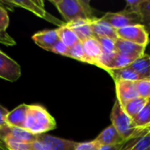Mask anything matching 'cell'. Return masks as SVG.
I'll use <instances>...</instances> for the list:
<instances>
[{"label":"cell","mask_w":150,"mask_h":150,"mask_svg":"<svg viewBox=\"0 0 150 150\" xmlns=\"http://www.w3.org/2000/svg\"><path fill=\"white\" fill-rule=\"evenodd\" d=\"M65 20V24L77 20H95L98 18L89 0H50Z\"/></svg>","instance_id":"6da1fadb"},{"label":"cell","mask_w":150,"mask_h":150,"mask_svg":"<svg viewBox=\"0 0 150 150\" xmlns=\"http://www.w3.org/2000/svg\"><path fill=\"white\" fill-rule=\"evenodd\" d=\"M56 128L54 118L40 105H29L24 129L38 136Z\"/></svg>","instance_id":"7a4b0ae2"},{"label":"cell","mask_w":150,"mask_h":150,"mask_svg":"<svg viewBox=\"0 0 150 150\" xmlns=\"http://www.w3.org/2000/svg\"><path fill=\"white\" fill-rule=\"evenodd\" d=\"M110 118L112 125L126 142L142 137L150 131L149 128L136 127L132 119L125 112L124 109L117 99L112 106Z\"/></svg>","instance_id":"3957f363"},{"label":"cell","mask_w":150,"mask_h":150,"mask_svg":"<svg viewBox=\"0 0 150 150\" xmlns=\"http://www.w3.org/2000/svg\"><path fill=\"white\" fill-rule=\"evenodd\" d=\"M100 18L108 23L115 30L130 25H142V19L138 13L131 12L125 9L118 12H106Z\"/></svg>","instance_id":"277c9868"},{"label":"cell","mask_w":150,"mask_h":150,"mask_svg":"<svg viewBox=\"0 0 150 150\" xmlns=\"http://www.w3.org/2000/svg\"><path fill=\"white\" fill-rule=\"evenodd\" d=\"M4 3L14 5L16 7L24 8L34 13L36 16L58 25V27L65 25V23L54 18V16H52L46 11L43 1H40V0H11V1H5Z\"/></svg>","instance_id":"5b68a950"},{"label":"cell","mask_w":150,"mask_h":150,"mask_svg":"<svg viewBox=\"0 0 150 150\" xmlns=\"http://www.w3.org/2000/svg\"><path fill=\"white\" fill-rule=\"evenodd\" d=\"M119 39L147 47L149 41V33L142 25H130L116 30Z\"/></svg>","instance_id":"8992f818"},{"label":"cell","mask_w":150,"mask_h":150,"mask_svg":"<svg viewBox=\"0 0 150 150\" xmlns=\"http://www.w3.org/2000/svg\"><path fill=\"white\" fill-rule=\"evenodd\" d=\"M20 76V65L0 50V78L9 82H15Z\"/></svg>","instance_id":"52a82bcc"},{"label":"cell","mask_w":150,"mask_h":150,"mask_svg":"<svg viewBox=\"0 0 150 150\" xmlns=\"http://www.w3.org/2000/svg\"><path fill=\"white\" fill-rule=\"evenodd\" d=\"M115 49L116 53L131 58L134 61L144 55L146 52V47L130 41H127L119 38L115 41Z\"/></svg>","instance_id":"ba28073f"},{"label":"cell","mask_w":150,"mask_h":150,"mask_svg":"<svg viewBox=\"0 0 150 150\" xmlns=\"http://www.w3.org/2000/svg\"><path fill=\"white\" fill-rule=\"evenodd\" d=\"M114 83L117 94V100L121 105H124L130 100L139 98L134 82L115 81Z\"/></svg>","instance_id":"9c48e42d"},{"label":"cell","mask_w":150,"mask_h":150,"mask_svg":"<svg viewBox=\"0 0 150 150\" xmlns=\"http://www.w3.org/2000/svg\"><path fill=\"white\" fill-rule=\"evenodd\" d=\"M82 44L87 63L98 67V63L102 56V47L98 40L95 37H91L82 41Z\"/></svg>","instance_id":"30bf717a"},{"label":"cell","mask_w":150,"mask_h":150,"mask_svg":"<svg viewBox=\"0 0 150 150\" xmlns=\"http://www.w3.org/2000/svg\"><path fill=\"white\" fill-rule=\"evenodd\" d=\"M37 139L46 143L51 150H76L78 145V142H76L52 136L47 134L38 135Z\"/></svg>","instance_id":"8fae6325"},{"label":"cell","mask_w":150,"mask_h":150,"mask_svg":"<svg viewBox=\"0 0 150 150\" xmlns=\"http://www.w3.org/2000/svg\"><path fill=\"white\" fill-rule=\"evenodd\" d=\"M32 39L34 41V43L42 49L51 51L52 47L59 40V36L57 30L52 29L38 32L32 36Z\"/></svg>","instance_id":"7c38bea8"},{"label":"cell","mask_w":150,"mask_h":150,"mask_svg":"<svg viewBox=\"0 0 150 150\" xmlns=\"http://www.w3.org/2000/svg\"><path fill=\"white\" fill-rule=\"evenodd\" d=\"M29 105L21 104L12 111L9 112L6 117V125L11 127L23 128L26 120Z\"/></svg>","instance_id":"4fadbf2b"},{"label":"cell","mask_w":150,"mask_h":150,"mask_svg":"<svg viewBox=\"0 0 150 150\" xmlns=\"http://www.w3.org/2000/svg\"><path fill=\"white\" fill-rule=\"evenodd\" d=\"M91 29L95 38H109L114 40L118 39L116 30L101 18L91 21Z\"/></svg>","instance_id":"5bb4252c"},{"label":"cell","mask_w":150,"mask_h":150,"mask_svg":"<svg viewBox=\"0 0 150 150\" xmlns=\"http://www.w3.org/2000/svg\"><path fill=\"white\" fill-rule=\"evenodd\" d=\"M5 136H11L16 140L25 142H32L37 140V136L29 133L28 131L23 128L11 127L7 125L0 129V139L3 141Z\"/></svg>","instance_id":"9a60e30c"},{"label":"cell","mask_w":150,"mask_h":150,"mask_svg":"<svg viewBox=\"0 0 150 150\" xmlns=\"http://www.w3.org/2000/svg\"><path fill=\"white\" fill-rule=\"evenodd\" d=\"M101 145H114L127 142L119 134V132L115 129V127L111 125L104 129L95 139Z\"/></svg>","instance_id":"2e32d148"},{"label":"cell","mask_w":150,"mask_h":150,"mask_svg":"<svg viewBox=\"0 0 150 150\" xmlns=\"http://www.w3.org/2000/svg\"><path fill=\"white\" fill-rule=\"evenodd\" d=\"M66 25L74 31L80 41H83L89 38L94 37L91 29V21L90 20H77Z\"/></svg>","instance_id":"e0dca14e"},{"label":"cell","mask_w":150,"mask_h":150,"mask_svg":"<svg viewBox=\"0 0 150 150\" xmlns=\"http://www.w3.org/2000/svg\"><path fill=\"white\" fill-rule=\"evenodd\" d=\"M140 77V79H149L150 76V55L146 54L136 59L130 66Z\"/></svg>","instance_id":"ac0fdd59"},{"label":"cell","mask_w":150,"mask_h":150,"mask_svg":"<svg viewBox=\"0 0 150 150\" xmlns=\"http://www.w3.org/2000/svg\"><path fill=\"white\" fill-rule=\"evenodd\" d=\"M112 77L113 81H130L136 82L140 80L139 76L129 67L120 69H112L106 71Z\"/></svg>","instance_id":"d6986e66"},{"label":"cell","mask_w":150,"mask_h":150,"mask_svg":"<svg viewBox=\"0 0 150 150\" xmlns=\"http://www.w3.org/2000/svg\"><path fill=\"white\" fill-rule=\"evenodd\" d=\"M59 40L64 43L68 47H71L72 46L76 45V43L80 42V40L76 36V34L74 33L72 29H70L66 24L56 28Z\"/></svg>","instance_id":"ffe728a7"},{"label":"cell","mask_w":150,"mask_h":150,"mask_svg":"<svg viewBox=\"0 0 150 150\" xmlns=\"http://www.w3.org/2000/svg\"><path fill=\"white\" fill-rule=\"evenodd\" d=\"M148 102H149L148 99L138 98L128 101L127 103H126L124 105H121V106L124 109L125 112L131 119H133L134 116H136L143 109V107L148 104Z\"/></svg>","instance_id":"44dd1931"},{"label":"cell","mask_w":150,"mask_h":150,"mask_svg":"<svg viewBox=\"0 0 150 150\" xmlns=\"http://www.w3.org/2000/svg\"><path fill=\"white\" fill-rule=\"evenodd\" d=\"M149 149L150 131L142 137L127 142L122 150H149Z\"/></svg>","instance_id":"7402d4cb"},{"label":"cell","mask_w":150,"mask_h":150,"mask_svg":"<svg viewBox=\"0 0 150 150\" xmlns=\"http://www.w3.org/2000/svg\"><path fill=\"white\" fill-rule=\"evenodd\" d=\"M134 126L139 128H149L150 127V102L143 107V109L132 119Z\"/></svg>","instance_id":"603a6c76"},{"label":"cell","mask_w":150,"mask_h":150,"mask_svg":"<svg viewBox=\"0 0 150 150\" xmlns=\"http://www.w3.org/2000/svg\"><path fill=\"white\" fill-rule=\"evenodd\" d=\"M8 150H32L31 142H25L16 140L11 136H5L3 139Z\"/></svg>","instance_id":"cb8c5ba5"},{"label":"cell","mask_w":150,"mask_h":150,"mask_svg":"<svg viewBox=\"0 0 150 150\" xmlns=\"http://www.w3.org/2000/svg\"><path fill=\"white\" fill-rule=\"evenodd\" d=\"M140 17L142 25L150 33V0H142L140 8Z\"/></svg>","instance_id":"d4e9b609"},{"label":"cell","mask_w":150,"mask_h":150,"mask_svg":"<svg viewBox=\"0 0 150 150\" xmlns=\"http://www.w3.org/2000/svg\"><path fill=\"white\" fill-rule=\"evenodd\" d=\"M67 57H69V58L77 60L79 62L87 63V60H86V57H85V54H84L82 41L76 43V45L72 46L71 47H69Z\"/></svg>","instance_id":"484cf974"},{"label":"cell","mask_w":150,"mask_h":150,"mask_svg":"<svg viewBox=\"0 0 150 150\" xmlns=\"http://www.w3.org/2000/svg\"><path fill=\"white\" fill-rule=\"evenodd\" d=\"M139 98L150 99V79H140L134 82Z\"/></svg>","instance_id":"4316f807"},{"label":"cell","mask_w":150,"mask_h":150,"mask_svg":"<svg viewBox=\"0 0 150 150\" xmlns=\"http://www.w3.org/2000/svg\"><path fill=\"white\" fill-rule=\"evenodd\" d=\"M102 47V54H112L116 53L115 41L109 38H97Z\"/></svg>","instance_id":"83f0119b"},{"label":"cell","mask_w":150,"mask_h":150,"mask_svg":"<svg viewBox=\"0 0 150 150\" xmlns=\"http://www.w3.org/2000/svg\"><path fill=\"white\" fill-rule=\"evenodd\" d=\"M102 145L97 141H90L85 142H78V145L76 150H98Z\"/></svg>","instance_id":"f1b7e54d"},{"label":"cell","mask_w":150,"mask_h":150,"mask_svg":"<svg viewBox=\"0 0 150 150\" xmlns=\"http://www.w3.org/2000/svg\"><path fill=\"white\" fill-rule=\"evenodd\" d=\"M9 25V16L6 10L0 5V33L6 32Z\"/></svg>","instance_id":"f546056e"},{"label":"cell","mask_w":150,"mask_h":150,"mask_svg":"<svg viewBox=\"0 0 150 150\" xmlns=\"http://www.w3.org/2000/svg\"><path fill=\"white\" fill-rule=\"evenodd\" d=\"M142 3V0H127L125 10L131 11V12L138 13L140 15V8H141Z\"/></svg>","instance_id":"4dcf8cb0"},{"label":"cell","mask_w":150,"mask_h":150,"mask_svg":"<svg viewBox=\"0 0 150 150\" xmlns=\"http://www.w3.org/2000/svg\"><path fill=\"white\" fill-rule=\"evenodd\" d=\"M68 50H69V47L59 40L54 44V46L52 47V49H51L50 52H53L54 54H60V55H62V56H66L67 57Z\"/></svg>","instance_id":"1f68e13d"},{"label":"cell","mask_w":150,"mask_h":150,"mask_svg":"<svg viewBox=\"0 0 150 150\" xmlns=\"http://www.w3.org/2000/svg\"><path fill=\"white\" fill-rule=\"evenodd\" d=\"M31 149L32 150H51V149L46 143L39 141L38 139L31 142Z\"/></svg>","instance_id":"d6a6232c"},{"label":"cell","mask_w":150,"mask_h":150,"mask_svg":"<svg viewBox=\"0 0 150 150\" xmlns=\"http://www.w3.org/2000/svg\"><path fill=\"white\" fill-rule=\"evenodd\" d=\"M9 113V111L7 109H5L4 107H3L2 105H0V129L2 127H4V126H6V117Z\"/></svg>","instance_id":"836d02e7"},{"label":"cell","mask_w":150,"mask_h":150,"mask_svg":"<svg viewBox=\"0 0 150 150\" xmlns=\"http://www.w3.org/2000/svg\"><path fill=\"white\" fill-rule=\"evenodd\" d=\"M125 143H120V144H114V145H102L98 150H122Z\"/></svg>","instance_id":"e575fe53"},{"label":"cell","mask_w":150,"mask_h":150,"mask_svg":"<svg viewBox=\"0 0 150 150\" xmlns=\"http://www.w3.org/2000/svg\"><path fill=\"white\" fill-rule=\"evenodd\" d=\"M0 150H8L5 144H4V142L1 139H0Z\"/></svg>","instance_id":"d590c367"},{"label":"cell","mask_w":150,"mask_h":150,"mask_svg":"<svg viewBox=\"0 0 150 150\" xmlns=\"http://www.w3.org/2000/svg\"><path fill=\"white\" fill-rule=\"evenodd\" d=\"M146 50L149 52V54H149L150 55V39H149V44H148V46L146 47Z\"/></svg>","instance_id":"8d00e7d4"},{"label":"cell","mask_w":150,"mask_h":150,"mask_svg":"<svg viewBox=\"0 0 150 150\" xmlns=\"http://www.w3.org/2000/svg\"><path fill=\"white\" fill-rule=\"evenodd\" d=\"M149 102H150V99H149Z\"/></svg>","instance_id":"74e56055"},{"label":"cell","mask_w":150,"mask_h":150,"mask_svg":"<svg viewBox=\"0 0 150 150\" xmlns=\"http://www.w3.org/2000/svg\"><path fill=\"white\" fill-rule=\"evenodd\" d=\"M149 79H150V76H149Z\"/></svg>","instance_id":"f35d334b"},{"label":"cell","mask_w":150,"mask_h":150,"mask_svg":"<svg viewBox=\"0 0 150 150\" xmlns=\"http://www.w3.org/2000/svg\"><path fill=\"white\" fill-rule=\"evenodd\" d=\"M149 150H150V149H149Z\"/></svg>","instance_id":"ab89813d"},{"label":"cell","mask_w":150,"mask_h":150,"mask_svg":"<svg viewBox=\"0 0 150 150\" xmlns=\"http://www.w3.org/2000/svg\"><path fill=\"white\" fill-rule=\"evenodd\" d=\"M149 129H150V127H149Z\"/></svg>","instance_id":"60d3db41"},{"label":"cell","mask_w":150,"mask_h":150,"mask_svg":"<svg viewBox=\"0 0 150 150\" xmlns=\"http://www.w3.org/2000/svg\"></svg>","instance_id":"b9f144b4"}]
</instances>
